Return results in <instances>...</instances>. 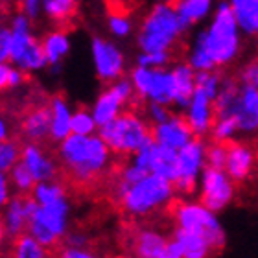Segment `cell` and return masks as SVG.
Masks as SVG:
<instances>
[{
	"label": "cell",
	"instance_id": "cell-21",
	"mask_svg": "<svg viewBox=\"0 0 258 258\" xmlns=\"http://www.w3.org/2000/svg\"><path fill=\"white\" fill-rule=\"evenodd\" d=\"M21 137L26 142H37L43 144L50 139V113L48 105H33L22 114L21 118Z\"/></svg>",
	"mask_w": 258,
	"mask_h": 258
},
{
	"label": "cell",
	"instance_id": "cell-18",
	"mask_svg": "<svg viewBox=\"0 0 258 258\" xmlns=\"http://www.w3.org/2000/svg\"><path fill=\"white\" fill-rule=\"evenodd\" d=\"M231 116L236 120L238 133H258V89L240 83Z\"/></svg>",
	"mask_w": 258,
	"mask_h": 258
},
{
	"label": "cell",
	"instance_id": "cell-30",
	"mask_svg": "<svg viewBox=\"0 0 258 258\" xmlns=\"http://www.w3.org/2000/svg\"><path fill=\"white\" fill-rule=\"evenodd\" d=\"M10 258H50V249L41 245L28 232H22L21 236L11 240Z\"/></svg>",
	"mask_w": 258,
	"mask_h": 258
},
{
	"label": "cell",
	"instance_id": "cell-25",
	"mask_svg": "<svg viewBox=\"0 0 258 258\" xmlns=\"http://www.w3.org/2000/svg\"><path fill=\"white\" fill-rule=\"evenodd\" d=\"M212 6L214 0H177L173 2V10L177 13L183 30L188 32L190 28L203 22L212 13Z\"/></svg>",
	"mask_w": 258,
	"mask_h": 258
},
{
	"label": "cell",
	"instance_id": "cell-12",
	"mask_svg": "<svg viewBox=\"0 0 258 258\" xmlns=\"http://www.w3.org/2000/svg\"><path fill=\"white\" fill-rule=\"evenodd\" d=\"M91 59L94 67V74L102 83H113L125 74L124 50L118 44L102 35H94L91 39Z\"/></svg>",
	"mask_w": 258,
	"mask_h": 258
},
{
	"label": "cell",
	"instance_id": "cell-23",
	"mask_svg": "<svg viewBox=\"0 0 258 258\" xmlns=\"http://www.w3.org/2000/svg\"><path fill=\"white\" fill-rule=\"evenodd\" d=\"M50 113V139L52 142H61L67 139L70 131V120H72V111L69 100L61 94H55L46 102Z\"/></svg>",
	"mask_w": 258,
	"mask_h": 258
},
{
	"label": "cell",
	"instance_id": "cell-36",
	"mask_svg": "<svg viewBox=\"0 0 258 258\" xmlns=\"http://www.w3.org/2000/svg\"><path fill=\"white\" fill-rule=\"evenodd\" d=\"M107 30L114 39H127L133 33L135 24L131 21V17L120 13V11H114V13H109L107 17Z\"/></svg>",
	"mask_w": 258,
	"mask_h": 258
},
{
	"label": "cell",
	"instance_id": "cell-41",
	"mask_svg": "<svg viewBox=\"0 0 258 258\" xmlns=\"http://www.w3.org/2000/svg\"><path fill=\"white\" fill-rule=\"evenodd\" d=\"M170 114H172V111H170L168 105H162V103H146V120L151 125L166 120Z\"/></svg>",
	"mask_w": 258,
	"mask_h": 258
},
{
	"label": "cell",
	"instance_id": "cell-47",
	"mask_svg": "<svg viewBox=\"0 0 258 258\" xmlns=\"http://www.w3.org/2000/svg\"><path fill=\"white\" fill-rule=\"evenodd\" d=\"M164 258H183L181 249H179V243L173 240V236L168 240L166 251H164Z\"/></svg>",
	"mask_w": 258,
	"mask_h": 258
},
{
	"label": "cell",
	"instance_id": "cell-5",
	"mask_svg": "<svg viewBox=\"0 0 258 258\" xmlns=\"http://www.w3.org/2000/svg\"><path fill=\"white\" fill-rule=\"evenodd\" d=\"M98 135L113 155L131 157L151 139V124L140 113L125 109L114 120L100 125Z\"/></svg>",
	"mask_w": 258,
	"mask_h": 258
},
{
	"label": "cell",
	"instance_id": "cell-31",
	"mask_svg": "<svg viewBox=\"0 0 258 258\" xmlns=\"http://www.w3.org/2000/svg\"><path fill=\"white\" fill-rule=\"evenodd\" d=\"M32 199L35 201V205H48L54 203L57 199H63L69 196L67 186L61 183L59 179H52V181H41L35 183L33 190L30 192Z\"/></svg>",
	"mask_w": 258,
	"mask_h": 258
},
{
	"label": "cell",
	"instance_id": "cell-45",
	"mask_svg": "<svg viewBox=\"0 0 258 258\" xmlns=\"http://www.w3.org/2000/svg\"><path fill=\"white\" fill-rule=\"evenodd\" d=\"M11 196H13V190H11L8 173L0 172V212H2V209L6 207V203L10 201Z\"/></svg>",
	"mask_w": 258,
	"mask_h": 258
},
{
	"label": "cell",
	"instance_id": "cell-7",
	"mask_svg": "<svg viewBox=\"0 0 258 258\" xmlns=\"http://www.w3.org/2000/svg\"><path fill=\"white\" fill-rule=\"evenodd\" d=\"M70 199L69 196L48 205H35L26 232L46 249L57 247L70 231Z\"/></svg>",
	"mask_w": 258,
	"mask_h": 258
},
{
	"label": "cell",
	"instance_id": "cell-8",
	"mask_svg": "<svg viewBox=\"0 0 258 258\" xmlns=\"http://www.w3.org/2000/svg\"><path fill=\"white\" fill-rule=\"evenodd\" d=\"M10 63L24 74H35L46 69V57L41 48V39L33 33V22L17 11L10 19Z\"/></svg>",
	"mask_w": 258,
	"mask_h": 258
},
{
	"label": "cell",
	"instance_id": "cell-43",
	"mask_svg": "<svg viewBox=\"0 0 258 258\" xmlns=\"http://www.w3.org/2000/svg\"><path fill=\"white\" fill-rule=\"evenodd\" d=\"M10 44H11V33L10 28L2 24L0 26V63H10Z\"/></svg>",
	"mask_w": 258,
	"mask_h": 258
},
{
	"label": "cell",
	"instance_id": "cell-29",
	"mask_svg": "<svg viewBox=\"0 0 258 258\" xmlns=\"http://www.w3.org/2000/svg\"><path fill=\"white\" fill-rule=\"evenodd\" d=\"M175 159H177V151L175 150L155 144L153 146V153H151L150 173H155L159 177H164L173 183V177H175Z\"/></svg>",
	"mask_w": 258,
	"mask_h": 258
},
{
	"label": "cell",
	"instance_id": "cell-17",
	"mask_svg": "<svg viewBox=\"0 0 258 258\" xmlns=\"http://www.w3.org/2000/svg\"><path fill=\"white\" fill-rule=\"evenodd\" d=\"M33 209H35V201L32 199V196H21V194L11 196L10 201L0 212V221H2L6 236L13 240V238L21 236L22 232H26L28 220H30Z\"/></svg>",
	"mask_w": 258,
	"mask_h": 258
},
{
	"label": "cell",
	"instance_id": "cell-2",
	"mask_svg": "<svg viewBox=\"0 0 258 258\" xmlns=\"http://www.w3.org/2000/svg\"><path fill=\"white\" fill-rule=\"evenodd\" d=\"M111 192L120 210L135 220H144L168 209L177 194L172 181L159 177L155 173H146L129 184L113 181Z\"/></svg>",
	"mask_w": 258,
	"mask_h": 258
},
{
	"label": "cell",
	"instance_id": "cell-1",
	"mask_svg": "<svg viewBox=\"0 0 258 258\" xmlns=\"http://www.w3.org/2000/svg\"><path fill=\"white\" fill-rule=\"evenodd\" d=\"M57 162L78 186H91L105 177L113 166V153L98 133L74 135L57 142Z\"/></svg>",
	"mask_w": 258,
	"mask_h": 258
},
{
	"label": "cell",
	"instance_id": "cell-46",
	"mask_svg": "<svg viewBox=\"0 0 258 258\" xmlns=\"http://www.w3.org/2000/svg\"><path fill=\"white\" fill-rule=\"evenodd\" d=\"M64 245H70V247H85L89 243V238L83 234V232H70L64 236Z\"/></svg>",
	"mask_w": 258,
	"mask_h": 258
},
{
	"label": "cell",
	"instance_id": "cell-24",
	"mask_svg": "<svg viewBox=\"0 0 258 258\" xmlns=\"http://www.w3.org/2000/svg\"><path fill=\"white\" fill-rule=\"evenodd\" d=\"M173 78V103L179 111H183L188 105L190 98L196 91V70L186 61L175 63L170 69Z\"/></svg>",
	"mask_w": 258,
	"mask_h": 258
},
{
	"label": "cell",
	"instance_id": "cell-51",
	"mask_svg": "<svg viewBox=\"0 0 258 258\" xmlns=\"http://www.w3.org/2000/svg\"><path fill=\"white\" fill-rule=\"evenodd\" d=\"M2 19H4V10H0V26H2Z\"/></svg>",
	"mask_w": 258,
	"mask_h": 258
},
{
	"label": "cell",
	"instance_id": "cell-53",
	"mask_svg": "<svg viewBox=\"0 0 258 258\" xmlns=\"http://www.w3.org/2000/svg\"><path fill=\"white\" fill-rule=\"evenodd\" d=\"M173 2H177V0H173Z\"/></svg>",
	"mask_w": 258,
	"mask_h": 258
},
{
	"label": "cell",
	"instance_id": "cell-10",
	"mask_svg": "<svg viewBox=\"0 0 258 258\" xmlns=\"http://www.w3.org/2000/svg\"><path fill=\"white\" fill-rule=\"evenodd\" d=\"M137 100L135 89L131 85L129 78L122 76L116 81L109 83L100 94L96 96V100L91 105V113L96 120L98 127L105 125L107 122L114 120L122 111H125V107H129L131 103Z\"/></svg>",
	"mask_w": 258,
	"mask_h": 258
},
{
	"label": "cell",
	"instance_id": "cell-37",
	"mask_svg": "<svg viewBox=\"0 0 258 258\" xmlns=\"http://www.w3.org/2000/svg\"><path fill=\"white\" fill-rule=\"evenodd\" d=\"M172 63V52H140L137 64L146 69H166Z\"/></svg>",
	"mask_w": 258,
	"mask_h": 258
},
{
	"label": "cell",
	"instance_id": "cell-9",
	"mask_svg": "<svg viewBox=\"0 0 258 258\" xmlns=\"http://www.w3.org/2000/svg\"><path fill=\"white\" fill-rule=\"evenodd\" d=\"M129 81L139 100L146 103H162L172 107L173 103V78L170 67L166 69H146L135 64L129 74Z\"/></svg>",
	"mask_w": 258,
	"mask_h": 258
},
{
	"label": "cell",
	"instance_id": "cell-50",
	"mask_svg": "<svg viewBox=\"0 0 258 258\" xmlns=\"http://www.w3.org/2000/svg\"><path fill=\"white\" fill-rule=\"evenodd\" d=\"M6 242H8V236H6L4 227H2V221H0V251H2V247L6 245Z\"/></svg>",
	"mask_w": 258,
	"mask_h": 258
},
{
	"label": "cell",
	"instance_id": "cell-22",
	"mask_svg": "<svg viewBox=\"0 0 258 258\" xmlns=\"http://www.w3.org/2000/svg\"><path fill=\"white\" fill-rule=\"evenodd\" d=\"M41 48L46 57V69H52V72H59L61 64L72 48L69 32L64 28H54L46 32L41 39Z\"/></svg>",
	"mask_w": 258,
	"mask_h": 258
},
{
	"label": "cell",
	"instance_id": "cell-14",
	"mask_svg": "<svg viewBox=\"0 0 258 258\" xmlns=\"http://www.w3.org/2000/svg\"><path fill=\"white\" fill-rule=\"evenodd\" d=\"M21 162L32 173L35 183L41 181H52L59 177V162L50 153L43 144L37 142H26L21 148Z\"/></svg>",
	"mask_w": 258,
	"mask_h": 258
},
{
	"label": "cell",
	"instance_id": "cell-26",
	"mask_svg": "<svg viewBox=\"0 0 258 258\" xmlns=\"http://www.w3.org/2000/svg\"><path fill=\"white\" fill-rule=\"evenodd\" d=\"M242 33L258 37V0H227Z\"/></svg>",
	"mask_w": 258,
	"mask_h": 258
},
{
	"label": "cell",
	"instance_id": "cell-35",
	"mask_svg": "<svg viewBox=\"0 0 258 258\" xmlns=\"http://www.w3.org/2000/svg\"><path fill=\"white\" fill-rule=\"evenodd\" d=\"M22 144L15 139H6L0 142V172L8 173L17 162L21 161Z\"/></svg>",
	"mask_w": 258,
	"mask_h": 258
},
{
	"label": "cell",
	"instance_id": "cell-15",
	"mask_svg": "<svg viewBox=\"0 0 258 258\" xmlns=\"http://www.w3.org/2000/svg\"><path fill=\"white\" fill-rule=\"evenodd\" d=\"M183 116L196 139H203L210 133L214 122V100L196 87L188 105L183 109Z\"/></svg>",
	"mask_w": 258,
	"mask_h": 258
},
{
	"label": "cell",
	"instance_id": "cell-42",
	"mask_svg": "<svg viewBox=\"0 0 258 258\" xmlns=\"http://www.w3.org/2000/svg\"><path fill=\"white\" fill-rule=\"evenodd\" d=\"M19 13L35 22L43 15V0H19Z\"/></svg>",
	"mask_w": 258,
	"mask_h": 258
},
{
	"label": "cell",
	"instance_id": "cell-16",
	"mask_svg": "<svg viewBox=\"0 0 258 258\" xmlns=\"http://www.w3.org/2000/svg\"><path fill=\"white\" fill-rule=\"evenodd\" d=\"M151 139L155 144L177 151L196 137H194L192 129L188 127L183 114L172 113L166 120L151 125Z\"/></svg>",
	"mask_w": 258,
	"mask_h": 258
},
{
	"label": "cell",
	"instance_id": "cell-3",
	"mask_svg": "<svg viewBox=\"0 0 258 258\" xmlns=\"http://www.w3.org/2000/svg\"><path fill=\"white\" fill-rule=\"evenodd\" d=\"M242 30L227 0L218 2L209 26L196 35L194 43L207 52L216 69L229 67L242 52Z\"/></svg>",
	"mask_w": 258,
	"mask_h": 258
},
{
	"label": "cell",
	"instance_id": "cell-11",
	"mask_svg": "<svg viewBox=\"0 0 258 258\" xmlns=\"http://www.w3.org/2000/svg\"><path fill=\"white\" fill-rule=\"evenodd\" d=\"M205 146L203 139H192L186 146L177 150L175 159V177H173V188L175 192L190 194L196 190L198 181L203 170L207 168L205 161Z\"/></svg>",
	"mask_w": 258,
	"mask_h": 258
},
{
	"label": "cell",
	"instance_id": "cell-44",
	"mask_svg": "<svg viewBox=\"0 0 258 258\" xmlns=\"http://www.w3.org/2000/svg\"><path fill=\"white\" fill-rule=\"evenodd\" d=\"M24 83H26V74L21 69L11 64L10 76H8V91H17V89L24 87Z\"/></svg>",
	"mask_w": 258,
	"mask_h": 258
},
{
	"label": "cell",
	"instance_id": "cell-34",
	"mask_svg": "<svg viewBox=\"0 0 258 258\" xmlns=\"http://www.w3.org/2000/svg\"><path fill=\"white\" fill-rule=\"evenodd\" d=\"M70 131L74 135H94L98 133V124L92 116L91 109L80 107L72 111L70 120Z\"/></svg>",
	"mask_w": 258,
	"mask_h": 258
},
{
	"label": "cell",
	"instance_id": "cell-38",
	"mask_svg": "<svg viewBox=\"0 0 258 258\" xmlns=\"http://www.w3.org/2000/svg\"><path fill=\"white\" fill-rule=\"evenodd\" d=\"M225 159H227V144L214 142V144L207 146V150H205V161H207V166L209 168H221L223 170Z\"/></svg>",
	"mask_w": 258,
	"mask_h": 258
},
{
	"label": "cell",
	"instance_id": "cell-48",
	"mask_svg": "<svg viewBox=\"0 0 258 258\" xmlns=\"http://www.w3.org/2000/svg\"><path fill=\"white\" fill-rule=\"evenodd\" d=\"M10 63H0V92L8 91V76H10Z\"/></svg>",
	"mask_w": 258,
	"mask_h": 258
},
{
	"label": "cell",
	"instance_id": "cell-39",
	"mask_svg": "<svg viewBox=\"0 0 258 258\" xmlns=\"http://www.w3.org/2000/svg\"><path fill=\"white\" fill-rule=\"evenodd\" d=\"M238 81L242 85H249L258 89V57L243 64L242 70H240V76H238Z\"/></svg>",
	"mask_w": 258,
	"mask_h": 258
},
{
	"label": "cell",
	"instance_id": "cell-40",
	"mask_svg": "<svg viewBox=\"0 0 258 258\" xmlns=\"http://www.w3.org/2000/svg\"><path fill=\"white\" fill-rule=\"evenodd\" d=\"M57 258H111L107 254H102L94 251V249L85 247H70V245H64L63 249L59 251Z\"/></svg>",
	"mask_w": 258,
	"mask_h": 258
},
{
	"label": "cell",
	"instance_id": "cell-28",
	"mask_svg": "<svg viewBox=\"0 0 258 258\" xmlns=\"http://www.w3.org/2000/svg\"><path fill=\"white\" fill-rule=\"evenodd\" d=\"M80 0H43V15L57 28L67 26L78 13Z\"/></svg>",
	"mask_w": 258,
	"mask_h": 258
},
{
	"label": "cell",
	"instance_id": "cell-20",
	"mask_svg": "<svg viewBox=\"0 0 258 258\" xmlns=\"http://www.w3.org/2000/svg\"><path fill=\"white\" fill-rule=\"evenodd\" d=\"M254 161H256V157H254L253 148H249L243 142H229L223 170L234 183H242L253 172Z\"/></svg>",
	"mask_w": 258,
	"mask_h": 258
},
{
	"label": "cell",
	"instance_id": "cell-32",
	"mask_svg": "<svg viewBox=\"0 0 258 258\" xmlns=\"http://www.w3.org/2000/svg\"><path fill=\"white\" fill-rule=\"evenodd\" d=\"M209 135L214 139V142L229 144L238 135L236 120L232 118V116H229V114H218V116H214V122H212V127H210Z\"/></svg>",
	"mask_w": 258,
	"mask_h": 258
},
{
	"label": "cell",
	"instance_id": "cell-19",
	"mask_svg": "<svg viewBox=\"0 0 258 258\" xmlns=\"http://www.w3.org/2000/svg\"><path fill=\"white\" fill-rule=\"evenodd\" d=\"M168 240L155 227H139L131 232L127 249L133 258H164Z\"/></svg>",
	"mask_w": 258,
	"mask_h": 258
},
{
	"label": "cell",
	"instance_id": "cell-33",
	"mask_svg": "<svg viewBox=\"0 0 258 258\" xmlns=\"http://www.w3.org/2000/svg\"><path fill=\"white\" fill-rule=\"evenodd\" d=\"M8 179H10L11 190L21 196H30V192L35 186V179L32 177V173L28 172V168L21 161L8 172Z\"/></svg>",
	"mask_w": 258,
	"mask_h": 258
},
{
	"label": "cell",
	"instance_id": "cell-4",
	"mask_svg": "<svg viewBox=\"0 0 258 258\" xmlns=\"http://www.w3.org/2000/svg\"><path fill=\"white\" fill-rule=\"evenodd\" d=\"M183 33L173 4L157 2L140 22L137 44L140 52H172Z\"/></svg>",
	"mask_w": 258,
	"mask_h": 258
},
{
	"label": "cell",
	"instance_id": "cell-6",
	"mask_svg": "<svg viewBox=\"0 0 258 258\" xmlns=\"http://www.w3.org/2000/svg\"><path fill=\"white\" fill-rule=\"evenodd\" d=\"M172 216L175 229L196 232L199 236H203L210 243L214 253L225 247L227 234L220 218L216 212L207 209L201 201H190V199L179 201L172 207Z\"/></svg>",
	"mask_w": 258,
	"mask_h": 258
},
{
	"label": "cell",
	"instance_id": "cell-27",
	"mask_svg": "<svg viewBox=\"0 0 258 258\" xmlns=\"http://www.w3.org/2000/svg\"><path fill=\"white\" fill-rule=\"evenodd\" d=\"M173 240L179 243V249H181L183 258H210L212 253H214L212 247H210V243L203 236L196 234V232L175 229Z\"/></svg>",
	"mask_w": 258,
	"mask_h": 258
},
{
	"label": "cell",
	"instance_id": "cell-52",
	"mask_svg": "<svg viewBox=\"0 0 258 258\" xmlns=\"http://www.w3.org/2000/svg\"><path fill=\"white\" fill-rule=\"evenodd\" d=\"M6 2H8V0H0V10H4Z\"/></svg>",
	"mask_w": 258,
	"mask_h": 258
},
{
	"label": "cell",
	"instance_id": "cell-49",
	"mask_svg": "<svg viewBox=\"0 0 258 258\" xmlns=\"http://www.w3.org/2000/svg\"><path fill=\"white\" fill-rule=\"evenodd\" d=\"M11 137V124L10 120L6 118L4 114L0 113V142L6 139H10Z\"/></svg>",
	"mask_w": 258,
	"mask_h": 258
},
{
	"label": "cell",
	"instance_id": "cell-13",
	"mask_svg": "<svg viewBox=\"0 0 258 258\" xmlns=\"http://www.w3.org/2000/svg\"><path fill=\"white\" fill-rule=\"evenodd\" d=\"M198 188L199 201L216 214L225 210L236 196L234 181L221 168H205L198 181Z\"/></svg>",
	"mask_w": 258,
	"mask_h": 258
}]
</instances>
